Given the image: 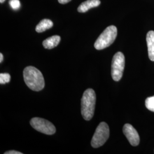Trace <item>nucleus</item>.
I'll return each instance as SVG.
<instances>
[{"label": "nucleus", "mask_w": 154, "mask_h": 154, "mask_svg": "<svg viewBox=\"0 0 154 154\" xmlns=\"http://www.w3.org/2000/svg\"><path fill=\"white\" fill-rule=\"evenodd\" d=\"M23 79L28 88L33 91H39L44 88V78L42 72L33 66L25 68Z\"/></svg>", "instance_id": "1"}, {"label": "nucleus", "mask_w": 154, "mask_h": 154, "mask_svg": "<svg viewBox=\"0 0 154 154\" xmlns=\"http://www.w3.org/2000/svg\"><path fill=\"white\" fill-rule=\"evenodd\" d=\"M96 102V94L94 90L88 88L83 94L81 99V114L86 121H90L93 117Z\"/></svg>", "instance_id": "2"}, {"label": "nucleus", "mask_w": 154, "mask_h": 154, "mask_svg": "<svg viewBox=\"0 0 154 154\" xmlns=\"http://www.w3.org/2000/svg\"><path fill=\"white\" fill-rule=\"evenodd\" d=\"M117 36V28L111 25L106 28L97 38L94 44V47L97 50L104 49L110 46Z\"/></svg>", "instance_id": "3"}, {"label": "nucleus", "mask_w": 154, "mask_h": 154, "mask_svg": "<svg viewBox=\"0 0 154 154\" xmlns=\"http://www.w3.org/2000/svg\"><path fill=\"white\" fill-rule=\"evenodd\" d=\"M110 135V130L108 125L101 122L97 127L92 138L91 144L94 148H98L103 146L108 140Z\"/></svg>", "instance_id": "4"}, {"label": "nucleus", "mask_w": 154, "mask_h": 154, "mask_svg": "<svg viewBox=\"0 0 154 154\" xmlns=\"http://www.w3.org/2000/svg\"><path fill=\"white\" fill-rule=\"evenodd\" d=\"M125 65V58L122 52L114 55L111 64V76L115 81H119L123 76Z\"/></svg>", "instance_id": "5"}, {"label": "nucleus", "mask_w": 154, "mask_h": 154, "mask_svg": "<svg viewBox=\"0 0 154 154\" xmlns=\"http://www.w3.org/2000/svg\"><path fill=\"white\" fill-rule=\"evenodd\" d=\"M33 128L46 135H53L56 131L55 127L50 122L41 118H33L30 122Z\"/></svg>", "instance_id": "6"}, {"label": "nucleus", "mask_w": 154, "mask_h": 154, "mask_svg": "<svg viewBox=\"0 0 154 154\" xmlns=\"http://www.w3.org/2000/svg\"><path fill=\"white\" fill-rule=\"evenodd\" d=\"M123 132L129 143L132 146H137L140 142V137L137 131L130 124H125L123 128Z\"/></svg>", "instance_id": "7"}, {"label": "nucleus", "mask_w": 154, "mask_h": 154, "mask_svg": "<svg viewBox=\"0 0 154 154\" xmlns=\"http://www.w3.org/2000/svg\"><path fill=\"white\" fill-rule=\"evenodd\" d=\"M149 57L151 61H154V31H149L146 36Z\"/></svg>", "instance_id": "8"}, {"label": "nucleus", "mask_w": 154, "mask_h": 154, "mask_svg": "<svg viewBox=\"0 0 154 154\" xmlns=\"http://www.w3.org/2000/svg\"><path fill=\"white\" fill-rule=\"evenodd\" d=\"M100 4V0H87L78 6V11L79 13H85L91 8L98 6Z\"/></svg>", "instance_id": "9"}, {"label": "nucleus", "mask_w": 154, "mask_h": 154, "mask_svg": "<svg viewBox=\"0 0 154 154\" xmlns=\"http://www.w3.org/2000/svg\"><path fill=\"white\" fill-rule=\"evenodd\" d=\"M61 37L59 35H53L44 40L42 45L45 49H51L54 48L60 44Z\"/></svg>", "instance_id": "10"}, {"label": "nucleus", "mask_w": 154, "mask_h": 154, "mask_svg": "<svg viewBox=\"0 0 154 154\" xmlns=\"http://www.w3.org/2000/svg\"><path fill=\"white\" fill-rule=\"evenodd\" d=\"M53 23L49 19H44L39 22L35 28V31L37 33H42L48 29L52 28Z\"/></svg>", "instance_id": "11"}, {"label": "nucleus", "mask_w": 154, "mask_h": 154, "mask_svg": "<svg viewBox=\"0 0 154 154\" xmlns=\"http://www.w3.org/2000/svg\"><path fill=\"white\" fill-rule=\"evenodd\" d=\"M145 105L148 110L154 112V96L147 98L145 101Z\"/></svg>", "instance_id": "12"}, {"label": "nucleus", "mask_w": 154, "mask_h": 154, "mask_svg": "<svg viewBox=\"0 0 154 154\" xmlns=\"http://www.w3.org/2000/svg\"><path fill=\"white\" fill-rule=\"evenodd\" d=\"M11 77L8 73H1L0 74V83L5 84L9 83L11 81Z\"/></svg>", "instance_id": "13"}, {"label": "nucleus", "mask_w": 154, "mask_h": 154, "mask_svg": "<svg viewBox=\"0 0 154 154\" xmlns=\"http://www.w3.org/2000/svg\"><path fill=\"white\" fill-rule=\"evenodd\" d=\"M9 5L11 6V8L14 10L18 9L20 8V2L19 0H10Z\"/></svg>", "instance_id": "14"}, {"label": "nucleus", "mask_w": 154, "mask_h": 154, "mask_svg": "<svg viewBox=\"0 0 154 154\" xmlns=\"http://www.w3.org/2000/svg\"><path fill=\"white\" fill-rule=\"evenodd\" d=\"M4 154H22V152H19V151H17L14 150H11V151H6L5 152H4Z\"/></svg>", "instance_id": "15"}, {"label": "nucleus", "mask_w": 154, "mask_h": 154, "mask_svg": "<svg viewBox=\"0 0 154 154\" xmlns=\"http://www.w3.org/2000/svg\"><path fill=\"white\" fill-rule=\"evenodd\" d=\"M59 3H60L61 4H65L69 2H70L72 0H58Z\"/></svg>", "instance_id": "16"}, {"label": "nucleus", "mask_w": 154, "mask_h": 154, "mask_svg": "<svg viewBox=\"0 0 154 154\" xmlns=\"http://www.w3.org/2000/svg\"><path fill=\"white\" fill-rule=\"evenodd\" d=\"M3 59H4V57L2 53H0V62L2 63L3 61Z\"/></svg>", "instance_id": "17"}, {"label": "nucleus", "mask_w": 154, "mask_h": 154, "mask_svg": "<svg viewBox=\"0 0 154 154\" xmlns=\"http://www.w3.org/2000/svg\"><path fill=\"white\" fill-rule=\"evenodd\" d=\"M5 0H0V2H1V3H3V2H5Z\"/></svg>", "instance_id": "18"}]
</instances>
